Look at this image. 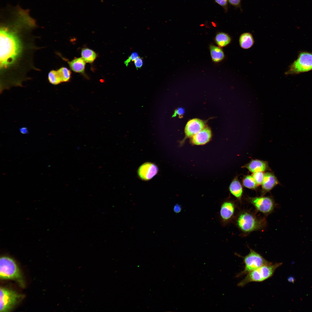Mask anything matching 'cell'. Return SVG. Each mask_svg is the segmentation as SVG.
Instances as JSON below:
<instances>
[{
	"label": "cell",
	"mask_w": 312,
	"mask_h": 312,
	"mask_svg": "<svg viewBox=\"0 0 312 312\" xmlns=\"http://www.w3.org/2000/svg\"><path fill=\"white\" fill-rule=\"evenodd\" d=\"M0 29V63L2 67L12 63L21 50L17 32L22 26L13 21H3Z\"/></svg>",
	"instance_id": "6da1fadb"
},
{
	"label": "cell",
	"mask_w": 312,
	"mask_h": 312,
	"mask_svg": "<svg viewBox=\"0 0 312 312\" xmlns=\"http://www.w3.org/2000/svg\"><path fill=\"white\" fill-rule=\"evenodd\" d=\"M266 222L264 218L257 217L251 213L246 211L239 213L236 221L238 228L245 234L263 229Z\"/></svg>",
	"instance_id": "7a4b0ae2"
},
{
	"label": "cell",
	"mask_w": 312,
	"mask_h": 312,
	"mask_svg": "<svg viewBox=\"0 0 312 312\" xmlns=\"http://www.w3.org/2000/svg\"><path fill=\"white\" fill-rule=\"evenodd\" d=\"M282 264V263H272L262 266L247 274L237 285L243 287L250 282L263 281L271 277L276 269Z\"/></svg>",
	"instance_id": "3957f363"
},
{
	"label": "cell",
	"mask_w": 312,
	"mask_h": 312,
	"mask_svg": "<svg viewBox=\"0 0 312 312\" xmlns=\"http://www.w3.org/2000/svg\"><path fill=\"white\" fill-rule=\"evenodd\" d=\"M0 278L3 279H13L17 281L21 287L24 286L21 273L15 261L6 256L0 259Z\"/></svg>",
	"instance_id": "277c9868"
},
{
	"label": "cell",
	"mask_w": 312,
	"mask_h": 312,
	"mask_svg": "<svg viewBox=\"0 0 312 312\" xmlns=\"http://www.w3.org/2000/svg\"><path fill=\"white\" fill-rule=\"evenodd\" d=\"M24 296L5 288H0V312L10 311L23 298Z\"/></svg>",
	"instance_id": "5b68a950"
},
{
	"label": "cell",
	"mask_w": 312,
	"mask_h": 312,
	"mask_svg": "<svg viewBox=\"0 0 312 312\" xmlns=\"http://www.w3.org/2000/svg\"><path fill=\"white\" fill-rule=\"evenodd\" d=\"M245 265L244 270L237 275V277L247 274L249 272L264 265L272 263L267 261L261 255L253 249L243 257Z\"/></svg>",
	"instance_id": "8992f818"
},
{
	"label": "cell",
	"mask_w": 312,
	"mask_h": 312,
	"mask_svg": "<svg viewBox=\"0 0 312 312\" xmlns=\"http://www.w3.org/2000/svg\"><path fill=\"white\" fill-rule=\"evenodd\" d=\"M312 70V53H301L297 59L290 66L286 74H294Z\"/></svg>",
	"instance_id": "52a82bcc"
},
{
	"label": "cell",
	"mask_w": 312,
	"mask_h": 312,
	"mask_svg": "<svg viewBox=\"0 0 312 312\" xmlns=\"http://www.w3.org/2000/svg\"><path fill=\"white\" fill-rule=\"evenodd\" d=\"M263 196L249 197L248 200L257 211L268 215L274 210L275 204L272 197Z\"/></svg>",
	"instance_id": "ba28073f"
},
{
	"label": "cell",
	"mask_w": 312,
	"mask_h": 312,
	"mask_svg": "<svg viewBox=\"0 0 312 312\" xmlns=\"http://www.w3.org/2000/svg\"><path fill=\"white\" fill-rule=\"evenodd\" d=\"M205 127L204 121L198 118L189 120L185 127V138H191Z\"/></svg>",
	"instance_id": "9c48e42d"
},
{
	"label": "cell",
	"mask_w": 312,
	"mask_h": 312,
	"mask_svg": "<svg viewBox=\"0 0 312 312\" xmlns=\"http://www.w3.org/2000/svg\"><path fill=\"white\" fill-rule=\"evenodd\" d=\"M158 171V168L155 164L147 162L143 164L139 167L138 173L139 177L142 179L148 180L155 175Z\"/></svg>",
	"instance_id": "30bf717a"
},
{
	"label": "cell",
	"mask_w": 312,
	"mask_h": 312,
	"mask_svg": "<svg viewBox=\"0 0 312 312\" xmlns=\"http://www.w3.org/2000/svg\"><path fill=\"white\" fill-rule=\"evenodd\" d=\"M212 137L211 131L208 127L204 129L191 138V143L195 145H204L208 142Z\"/></svg>",
	"instance_id": "8fae6325"
},
{
	"label": "cell",
	"mask_w": 312,
	"mask_h": 312,
	"mask_svg": "<svg viewBox=\"0 0 312 312\" xmlns=\"http://www.w3.org/2000/svg\"><path fill=\"white\" fill-rule=\"evenodd\" d=\"M279 183L273 173L268 172L264 173V176L261 185V196H264Z\"/></svg>",
	"instance_id": "7c38bea8"
},
{
	"label": "cell",
	"mask_w": 312,
	"mask_h": 312,
	"mask_svg": "<svg viewBox=\"0 0 312 312\" xmlns=\"http://www.w3.org/2000/svg\"><path fill=\"white\" fill-rule=\"evenodd\" d=\"M242 168H246L253 173L270 170L267 162L257 159H252L249 163L242 166Z\"/></svg>",
	"instance_id": "4fadbf2b"
},
{
	"label": "cell",
	"mask_w": 312,
	"mask_h": 312,
	"mask_svg": "<svg viewBox=\"0 0 312 312\" xmlns=\"http://www.w3.org/2000/svg\"><path fill=\"white\" fill-rule=\"evenodd\" d=\"M235 210V206L233 202L227 201L224 202L220 210V215L222 219L225 222L229 220L233 216Z\"/></svg>",
	"instance_id": "5bb4252c"
},
{
	"label": "cell",
	"mask_w": 312,
	"mask_h": 312,
	"mask_svg": "<svg viewBox=\"0 0 312 312\" xmlns=\"http://www.w3.org/2000/svg\"><path fill=\"white\" fill-rule=\"evenodd\" d=\"M229 190L231 194L237 200H241L243 190L237 176L235 177L231 181L229 186Z\"/></svg>",
	"instance_id": "9a60e30c"
},
{
	"label": "cell",
	"mask_w": 312,
	"mask_h": 312,
	"mask_svg": "<svg viewBox=\"0 0 312 312\" xmlns=\"http://www.w3.org/2000/svg\"><path fill=\"white\" fill-rule=\"evenodd\" d=\"M209 50L211 59L214 62H219L224 58V53L221 47L211 44Z\"/></svg>",
	"instance_id": "2e32d148"
},
{
	"label": "cell",
	"mask_w": 312,
	"mask_h": 312,
	"mask_svg": "<svg viewBox=\"0 0 312 312\" xmlns=\"http://www.w3.org/2000/svg\"><path fill=\"white\" fill-rule=\"evenodd\" d=\"M254 40L252 35L249 33L242 34L239 39V44L241 47L244 49H248L251 47L254 43Z\"/></svg>",
	"instance_id": "e0dca14e"
},
{
	"label": "cell",
	"mask_w": 312,
	"mask_h": 312,
	"mask_svg": "<svg viewBox=\"0 0 312 312\" xmlns=\"http://www.w3.org/2000/svg\"><path fill=\"white\" fill-rule=\"evenodd\" d=\"M85 61L81 57L75 58L68 62L71 69L74 71L79 73L84 72L86 64Z\"/></svg>",
	"instance_id": "ac0fdd59"
},
{
	"label": "cell",
	"mask_w": 312,
	"mask_h": 312,
	"mask_svg": "<svg viewBox=\"0 0 312 312\" xmlns=\"http://www.w3.org/2000/svg\"><path fill=\"white\" fill-rule=\"evenodd\" d=\"M231 38L227 34L222 32L218 33L215 38V41L218 46L220 47H225L230 42Z\"/></svg>",
	"instance_id": "d6986e66"
},
{
	"label": "cell",
	"mask_w": 312,
	"mask_h": 312,
	"mask_svg": "<svg viewBox=\"0 0 312 312\" xmlns=\"http://www.w3.org/2000/svg\"><path fill=\"white\" fill-rule=\"evenodd\" d=\"M82 58L86 62L91 63L95 59L96 54L92 50L89 48H83L81 50Z\"/></svg>",
	"instance_id": "ffe728a7"
},
{
	"label": "cell",
	"mask_w": 312,
	"mask_h": 312,
	"mask_svg": "<svg viewBox=\"0 0 312 312\" xmlns=\"http://www.w3.org/2000/svg\"><path fill=\"white\" fill-rule=\"evenodd\" d=\"M242 183L244 187L251 190H255L258 186L252 175H245L244 177Z\"/></svg>",
	"instance_id": "44dd1931"
},
{
	"label": "cell",
	"mask_w": 312,
	"mask_h": 312,
	"mask_svg": "<svg viewBox=\"0 0 312 312\" xmlns=\"http://www.w3.org/2000/svg\"><path fill=\"white\" fill-rule=\"evenodd\" d=\"M48 80L49 82L53 85H57L62 81L57 70H52L48 74Z\"/></svg>",
	"instance_id": "7402d4cb"
},
{
	"label": "cell",
	"mask_w": 312,
	"mask_h": 312,
	"mask_svg": "<svg viewBox=\"0 0 312 312\" xmlns=\"http://www.w3.org/2000/svg\"><path fill=\"white\" fill-rule=\"evenodd\" d=\"M62 82H66L70 78L71 72L66 67H62L57 70Z\"/></svg>",
	"instance_id": "603a6c76"
},
{
	"label": "cell",
	"mask_w": 312,
	"mask_h": 312,
	"mask_svg": "<svg viewBox=\"0 0 312 312\" xmlns=\"http://www.w3.org/2000/svg\"><path fill=\"white\" fill-rule=\"evenodd\" d=\"M252 175L258 186L262 185L264 176L263 172H255L253 173Z\"/></svg>",
	"instance_id": "cb8c5ba5"
},
{
	"label": "cell",
	"mask_w": 312,
	"mask_h": 312,
	"mask_svg": "<svg viewBox=\"0 0 312 312\" xmlns=\"http://www.w3.org/2000/svg\"><path fill=\"white\" fill-rule=\"evenodd\" d=\"M139 57L137 53L133 52L131 54L128 59L125 61V64L127 66L131 61H134Z\"/></svg>",
	"instance_id": "d4e9b609"
},
{
	"label": "cell",
	"mask_w": 312,
	"mask_h": 312,
	"mask_svg": "<svg viewBox=\"0 0 312 312\" xmlns=\"http://www.w3.org/2000/svg\"><path fill=\"white\" fill-rule=\"evenodd\" d=\"M134 63L137 69L141 68L143 64L142 58L140 57H138L134 61Z\"/></svg>",
	"instance_id": "484cf974"
},
{
	"label": "cell",
	"mask_w": 312,
	"mask_h": 312,
	"mask_svg": "<svg viewBox=\"0 0 312 312\" xmlns=\"http://www.w3.org/2000/svg\"><path fill=\"white\" fill-rule=\"evenodd\" d=\"M181 206L178 204H175L173 208L174 211L177 213L180 212L181 210Z\"/></svg>",
	"instance_id": "4316f807"
},
{
	"label": "cell",
	"mask_w": 312,
	"mask_h": 312,
	"mask_svg": "<svg viewBox=\"0 0 312 312\" xmlns=\"http://www.w3.org/2000/svg\"><path fill=\"white\" fill-rule=\"evenodd\" d=\"M218 4L222 6H225L227 5L228 0H215Z\"/></svg>",
	"instance_id": "83f0119b"
},
{
	"label": "cell",
	"mask_w": 312,
	"mask_h": 312,
	"mask_svg": "<svg viewBox=\"0 0 312 312\" xmlns=\"http://www.w3.org/2000/svg\"><path fill=\"white\" fill-rule=\"evenodd\" d=\"M184 111L183 110V108H179L175 111V112L174 113V115H173V116H175L177 114H178V115H179L181 116V115H182L184 113Z\"/></svg>",
	"instance_id": "f1b7e54d"
},
{
	"label": "cell",
	"mask_w": 312,
	"mask_h": 312,
	"mask_svg": "<svg viewBox=\"0 0 312 312\" xmlns=\"http://www.w3.org/2000/svg\"><path fill=\"white\" fill-rule=\"evenodd\" d=\"M241 0H228L229 2L231 4L235 6L239 5Z\"/></svg>",
	"instance_id": "f546056e"
},
{
	"label": "cell",
	"mask_w": 312,
	"mask_h": 312,
	"mask_svg": "<svg viewBox=\"0 0 312 312\" xmlns=\"http://www.w3.org/2000/svg\"><path fill=\"white\" fill-rule=\"evenodd\" d=\"M20 132L23 134H26L28 133L27 129L26 127H22L20 129Z\"/></svg>",
	"instance_id": "4dcf8cb0"
},
{
	"label": "cell",
	"mask_w": 312,
	"mask_h": 312,
	"mask_svg": "<svg viewBox=\"0 0 312 312\" xmlns=\"http://www.w3.org/2000/svg\"><path fill=\"white\" fill-rule=\"evenodd\" d=\"M287 280L289 282L294 283L296 279L293 276H290L288 278Z\"/></svg>",
	"instance_id": "1f68e13d"
}]
</instances>
